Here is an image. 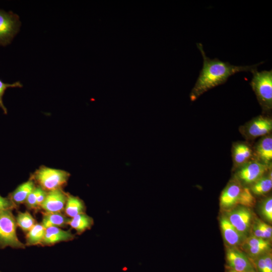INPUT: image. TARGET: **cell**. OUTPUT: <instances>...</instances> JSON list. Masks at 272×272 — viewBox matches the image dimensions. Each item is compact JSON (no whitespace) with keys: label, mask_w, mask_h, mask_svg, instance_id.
Returning <instances> with one entry per match:
<instances>
[{"label":"cell","mask_w":272,"mask_h":272,"mask_svg":"<svg viewBox=\"0 0 272 272\" xmlns=\"http://www.w3.org/2000/svg\"><path fill=\"white\" fill-rule=\"evenodd\" d=\"M269 168L257 160L249 161L238 168L236 176L239 182L251 185L264 176Z\"/></svg>","instance_id":"cell-6"},{"label":"cell","mask_w":272,"mask_h":272,"mask_svg":"<svg viewBox=\"0 0 272 272\" xmlns=\"http://www.w3.org/2000/svg\"><path fill=\"white\" fill-rule=\"evenodd\" d=\"M46 228L41 224L36 223L27 232L26 235V243L27 245H34L42 244Z\"/></svg>","instance_id":"cell-21"},{"label":"cell","mask_w":272,"mask_h":272,"mask_svg":"<svg viewBox=\"0 0 272 272\" xmlns=\"http://www.w3.org/2000/svg\"><path fill=\"white\" fill-rule=\"evenodd\" d=\"M21 25L17 14L0 9V46H6L11 43L19 32Z\"/></svg>","instance_id":"cell-5"},{"label":"cell","mask_w":272,"mask_h":272,"mask_svg":"<svg viewBox=\"0 0 272 272\" xmlns=\"http://www.w3.org/2000/svg\"><path fill=\"white\" fill-rule=\"evenodd\" d=\"M220 227L223 237L226 243L230 247L242 245L247 237L238 231L231 224L227 216H222L220 220Z\"/></svg>","instance_id":"cell-12"},{"label":"cell","mask_w":272,"mask_h":272,"mask_svg":"<svg viewBox=\"0 0 272 272\" xmlns=\"http://www.w3.org/2000/svg\"><path fill=\"white\" fill-rule=\"evenodd\" d=\"M227 268L236 271H256L246 254L236 247H229L226 253Z\"/></svg>","instance_id":"cell-8"},{"label":"cell","mask_w":272,"mask_h":272,"mask_svg":"<svg viewBox=\"0 0 272 272\" xmlns=\"http://www.w3.org/2000/svg\"><path fill=\"white\" fill-rule=\"evenodd\" d=\"M40 186H36L27 197L25 203L27 207L30 209H35L37 208V200L38 195L41 189Z\"/></svg>","instance_id":"cell-26"},{"label":"cell","mask_w":272,"mask_h":272,"mask_svg":"<svg viewBox=\"0 0 272 272\" xmlns=\"http://www.w3.org/2000/svg\"><path fill=\"white\" fill-rule=\"evenodd\" d=\"M203 58V65L197 80L190 94L191 101H194L208 90L225 83L229 78L241 72H252L263 62L252 65L237 66L218 58L211 59L205 53L200 43L196 44Z\"/></svg>","instance_id":"cell-1"},{"label":"cell","mask_w":272,"mask_h":272,"mask_svg":"<svg viewBox=\"0 0 272 272\" xmlns=\"http://www.w3.org/2000/svg\"><path fill=\"white\" fill-rule=\"evenodd\" d=\"M242 189L243 187L238 180L229 183L220 196L221 208L229 211L236 205H240Z\"/></svg>","instance_id":"cell-9"},{"label":"cell","mask_w":272,"mask_h":272,"mask_svg":"<svg viewBox=\"0 0 272 272\" xmlns=\"http://www.w3.org/2000/svg\"><path fill=\"white\" fill-rule=\"evenodd\" d=\"M226 272H239V271H235L234 270H232V269L227 268V271ZM242 272H256V271H242Z\"/></svg>","instance_id":"cell-30"},{"label":"cell","mask_w":272,"mask_h":272,"mask_svg":"<svg viewBox=\"0 0 272 272\" xmlns=\"http://www.w3.org/2000/svg\"><path fill=\"white\" fill-rule=\"evenodd\" d=\"M255 221L262 230L264 233L265 239L267 240L271 239L272 235L271 226L258 219H257Z\"/></svg>","instance_id":"cell-28"},{"label":"cell","mask_w":272,"mask_h":272,"mask_svg":"<svg viewBox=\"0 0 272 272\" xmlns=\"http://www.w3.org/2000/svg\"><path fill=\"white\" fill-rule=\"evenodd\" d=\"M16 221L17 225L24 232H28L36 224L35 220L27 211L19 212Z\"/></svg>","instance_id":"cell-23"},{"label":"cell","mask_w":272,"mask_h":272,"mask_svg":"<svg viewBox=\"0 0 272 272\" xmlns=\"http://www.w3.org/2000/svg\"><path fill=\"white\" fill-rule=\"evenodd\" d=\"M35 187L33 180H29L19 185L10 194L9 197L16 205L25 202L29 195Z\"/></svg>","instance_id":"cell-16"},{"label":"cell","mask_w":272,"mask_h":272,"mask_svg":"<svg viewBox=\"0 0 272 272\" xmlns=\"http://www.w3.org/2000/svg\"><path fill=\"white\" fill-rule=\"evenodd\" d=\"M257 161L270 167L272 161V137L264 136L257 143L254 151Z\"/></svg>","instance_id":"cell-13"},{"label":"cell","mask_w":272,"mask_h":272,"mask_svg":"<svg viewBox=\"0 0 272 272\" xmlns=\"http://www.w3.org/2000/svg\"><path fill=\"white\" fill-rule=\"evenodd\" d=\"M64 210L65 214L72 218L79 214L84 213L86 207L83 201L79 197L67 194Z\"/></svg>","instance_id":"cell-17"},{"label":"cell","mask_w":272,"mask_h":272,"mask_svg":"<svg viewBox=\"0 0 272 272\" xmlns=\"http://www.w3.org/2000/svg\"><path fill=\"white\" fill-rule=\"evenodd\" d=\"M70 176L64 170L42 166L34 173L32 180L45 191H49L61 188L66 183Z\"/></svg>","instance_id":"cell-3"},{"label":"cell","mask_w":272,"mask_h":272,"mask_svg":"<svg viewBox=\"0 0 272 272\" xmlns=\"http://www.w3.org/2000/svg\"><path fill=\"white\" fill-rule=\"evenodd\" d=\"M254 224L252 225V231L253 233V236L260 238H262L265 239L264 233L258 225L256 221H255Z\"/></svg>","instance_id":"cell-29"},{"label":"cell","mask_w":272,"mask_h":272,"mask_svg":"<svg viewBox=\"0 0 272 272\" xmlns=\"http://www.w3.org/2000/svg\"><path fill=\"white\" fill-rule=\"evenodd\" d=\"M253 155L251 147L245 143H237L233 145L232 156L234 165L238 168L249 161Z\"/></svg>","instance_id":"cell-15"},{"label":"cell","mask_w":272,"mask_h":272,"mask_svg":"<svg viewBox=\"0 0 272 272\" xmlns=\"http://www.w3.org/2000/svg\"><path fill=\"white\" fill-rule=\"evenodd\" d=\"M17 223L12 210L0 212V248H23L25 245L16 234Z\"/></svg>","instance_id":"cell-4"},{"label":"cell","mask_w":272,"mask_h":272,"mask_svg":"<svg viewBox=\"0 0 272 272\" xmlns=\"http://www.w3.org/2000/svg\"><path fill=\"white\" fill-rule=\"evenodd\" d=\"M271 129V119L267 116L259 115L247 123L244 130L247 137L254 139L267 135Z\"/></svg>","instance_id":"cell-10"},{"label":"cell","mask_w":272,"mask_h":272,"mask_svg":"<svg viewBox=\"0 0 272 272\" xmlns=\"http://www.w3.org/2000/svg\"><path fill=\"white\" fill-rule=\"evenodd\" d=\"M250 259L256 272H272V257L269 252Z\"/></svg>","instance_id":"cell-22"},{"label":"cell","mask_w":272,"mask_h":272,"mask_svg":"<svg viewBox=\"0 0 272 272\" xmlns=\"http://www.w3.org/2000/svg\"><path fill=\"white\" fill-rule=\"evenodd\" d=\"M67 197L61 188L47 191L40 208L46 213H60L64 209Z\"/></svg>","instance_id":"cell-11"},{"label":"cell","mask_w":272,"mask_h":272,"mask_svg":"<svg viewBox=\"0 0 272 272\" xmlns=\"http://www.w3.org/2000/svg\"><path fill=\"white\" fill-rule=\"evenodd\" d=\"M70 218L60 213H46L43 214L41 224L45 228L64 227L68 225Z\"/></svg>","instance_id":"cell-19"},{"label":"cell","mask_w":272,"mask_h":272,"mask_svg":"<svg viewBox=\"0 0 272 272\" xmlns=\"http://www.w3.org/2000/svg\"><path fill=\"white\" fill-rule=\"evenodd\" d=\"M249 208L239 206L229 211L226 216L234 227L246 237L249 232L253 217Z\"/></svg>","instance_id":"cell-7"},{"label":"cell","mask_w":272,"mask_h":272,"mask_svg":"<svg viewBox=\"0 0 272 272\" xmlns=\"http://www.w3.org/2000/svg\"><path fill=\"white\" fill-rule=\"evenodd\" d=\"M261 214L269 222L272 221V198L271 196L265 198L260 207Z\"/></svg>","instance_id":"cell-25"},{"label":"cell","mask_w":272,"mask_h":272,"mask_svg":"<svg viewBox=\"0 0 272 272\" xmlns=\"http://www.w3.org/2000/svg\"><path fill=\"white\" fill-rule=\"evenodd\" d=\"M0 272H2V271L0 270Z\"/></svg>","instance_id":"cell-31"},{"label":"cell","mask_w":272,"mask_h":272,"mask_svg":"<svg viewBox=\"0 0 272 272\" xmlns=\"http://www.w3.org/2000/svg\"><path fill=\"white\" fill-rule=\"evenodd\" d=\"M272 188L271 172L266 176H263L251 185V192L256 195H263L268 192Z\"/></svg>","instance_id":"cell-20"},{"label":"cell","mask_w":272,"mask_h":272,"mask_svg":"<svg viewBox=\"0 0 272 272\" xmlns=\"http://www.w3.org/2000/svg\"><path fill=\"white\" fill-rule=\"evenodd\" d=\"M92 218L85 213L79 214L70 218L68 225L74 229L78 234H81L88 229H90L93 225Z\"/></svg>","instance_id":"cell-18"},{"label":"cell","mask_w":272,"mask_h":272,"mask_svg":"<svg viewBox=\"0 0 272 272\" xmlns=\"http://www.w3.org/2000/svg\"><path fill=\"white\" fill-rule=\"evenodd\" d=\"M16 205L8 197H3L0 194V212L12 210L16 208Z\"/></svg>","instance_id":"cell-27"},{"label":"cell","mask_w":272,"mask_h":272,"mask_svg":"<svg viewBox=\"0 0 272 272\" xmlns=\"http://www.w3.org/2000/svg\"><path fill=\"white\" fill-rule=\"evenodd\" d=\"M253 77L250 85L255 93L262 110L265 111L272 108V71L264 70L251 72Z\"/></svg>","instance_id":"cell-2"},{"label":"cell","mask_w":272,"mask_h":272,"mask_svg":"<svg viewBox=\"0 0 272 272\" xmlns=\"http://www.w3.org/2000/svg\"><path fill=\"white\" fill-rule=\"evenodd\" d=\"M75 237L70 230H63L59 227H50L46 228L44 238L42 244L52 245L62 241H68Z\"/></svg>","instance_id":"cell-14"},{"label":"cell","mask_w":272,"mask_h":272,"mask_svg":"<svg viewBox=\"0 0 272 272\" xmlns=\"http://www.w3.org/2000/svg\"><path fill=\"white\" fill-rule=\"evenodd\" d=\"M23 85L20 82L17 81L12 84L6 83L0 79V108L3 110L4 114H7L8 110L5 106L3 98L6 90L10 88H22Z\"/></svg>","instance_id":"cell-24"}]
</instances>
